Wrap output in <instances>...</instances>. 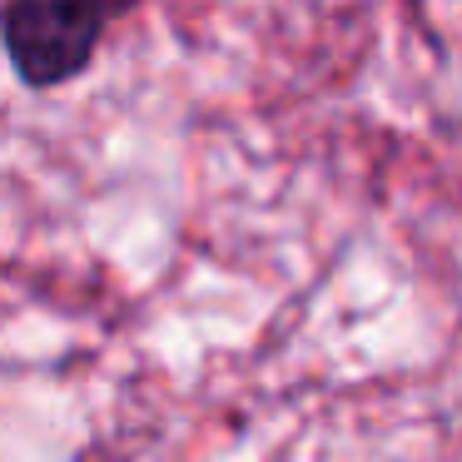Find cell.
<instances>
[{
	"instance_id": "obj_1",
	"label": "cell",
	"mask_w": 462,
	"mask_h": 462,
	"mask_svg": "<svg viewBox=\"0 0 462 462\" xmlns=\"http://www.w3.org/2000/svg\"><path fill=\"white\" fill-rule=\"evenodd\" d=\"M140 0H5L0 45L31 90H55L90 70L105 31Z\"/></svg>"
}]
</instances>
